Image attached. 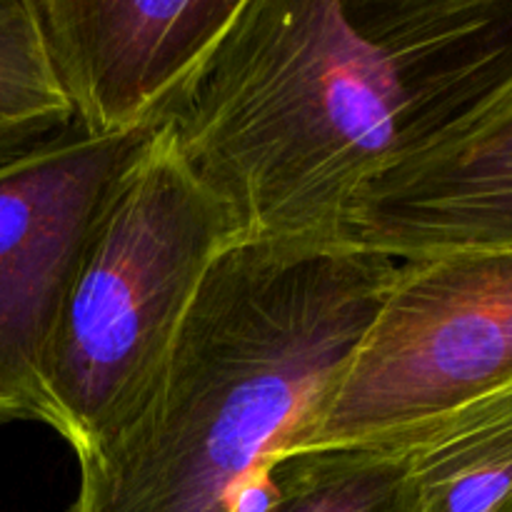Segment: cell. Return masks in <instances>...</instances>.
Returning a JSON list of instances; mask_svg holds the SVG:
<instances>
[{"label": "cell", "instance_id": "3957f363", "mask_svg": "<svg viewBox=\"0 0 512 512\" xmlns=\"http://www.w3.org/2000/svg\"><path fill=\"white\" fill-rule=\"evenodd\" d=\"M243 238L155 128L90 230L45 360L50 430L75 455L133 413L210 268Z\"/></svg>", "mask_w": 512, "mask_h": 512}, {"label": "cell", "instance_id": "6da1fadb", "mask_svg": "<svg viewBox=\"0 0 512 512\" xmlns=\"http://www.w3.org/2000/svg\"><path fill=\"white\" fill-rule=\"evenodd\" d=\"M512 80V0H243L155 128L245 238L340 240L360 185Z\"/></svg>", "mask_w": 512, "mask_h": 512}, {"label": "cell", "instance_id": "52a82bcc", "mask_svg": "<svg viewBox=\"0 0 512 512\" xmlns=\"http://www.w3.org/2000/svg\"><path fill=\"white\" fill-rule=\"evenodd\" d=\"M338 238L395 263L512 248V80L420 153L360 185Z\"/></svg>", "mask_w": 512, "mask_h": 512}, {"label": "cell", "instance_id": "30bf717a", "mask_svg": "<svg viewBox=\"0 0 512 512\" xmlns=\"http://www.w3.org/2000/svg\"><path fill=\"white\" fill-rule=\"evenodd\" d=\"M73 123L48 60L35 0H0V158Z\"/></svg>", "mask_w": 512, "mask_h": 512}, {"label": "cell", "instance_id": "277c9868", "mask_svg": "<svg viewBox=\"0 0 512 512\" xmlns=\"http://www.w3.org/2000/svg\"><path fill=\"white\" fill-rule=\"evenodd\" d=\"M505 388H512V248L403 260L295 455L395 445Z\"/></svg>", "mask_w": 512, "mask_h": 512}, {"label": "cell", "instance_id": "9c48e42d", "mask_svg": "<svg viewBox=\"0 0 512 512\" xmlns=\"http://www.w3.org/2000/svg\"><path fill=\"white\" fill-rule=\"evenodd\" d=\"M278 483L270 512H415L395 445L290 455L280 460Z\"/></svg>", "mask_w": 512, "mask_h": 512}, {"label": "cell", "instance_id": "7a4b0ae2", "mask_svg": "<svg viewBox=\"0 0 512 512\" xmlns=\"http://www.w3.org/2000/svg\"><path fill=\"white\" fill-rule=\"evenodd\" d=\"M395 273L345 240H238L133 413L75 455L70 512H270Z\"/></svg>", "mask_w": 512, "mask_h": 512}, {"label": "cell", "instance_id": "5b68a950", "mask_svg": "<svg viewBox=\"0 0 512 512\" xmlns=\"http://www.w3.org/2000/svg\"><path fill=\"white\" fill-rule=\"evenodd\" d=\"M155 128L63 133L0 158V425L50 428L45 360L95 220Z\"/></svg>", "mask_w": 512, "mask_h": 512}, {"label": "cell", "instance_id": "ba28073f", "mask_svg": "<svg viewBox=\"0 0 512 512\" xmlns=\"http://www.w3.org/2000/svg\"><path fill=\"white\" fill-rule=\"evenodd\" d=\"M395 448L415 512H512V388L430 420Z\"/></svg>", "mask_w": 512, "mask_h": 512}, {"label": "cell", "instance_id": "8992f818", "mask_svg": "<svg viewBox=\"0 0 512 512\" xmlns=\"http://www.w3.org/2000/svg\"><path fill=\"white\" fill-rule=\"evenodd\" d=\"M243 0H35L73 120L90 135L155 128Z\"/></svg>", "mask_w": 512, "mask_h": 512}]
</instances>
